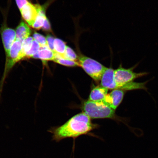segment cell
I'll return each instance as SVG.
<instances>
[{"mask_svg":"<svg viewBox=\"0 0 158 158\" xmlns=\"http://www.w3.org/2000/svg\"><path fill=\"white\" fill-rule=\"evenodd\" d=\"M40 48V44L35 40H33L31 48L26 55L25 58H33L34 55L38 52Z\"/></svg>","mask_w":158,"mask_h":158,"instance_id":"16","label":"cell"},{"mask_svg":"<svg viewBox=\"0 0 158 158\" xmlns=\"http://www.w3.org/2000/svg\"><path fill=\"white\" fill-rule=\"evenodd\" d=\"M15 1L20 10L29 2L27 0H15Z\"/></svg>","mask_w":158,"mask_h":158,"instance_id":"21","label":"cell"},{"mask_svg":"<svg viewBox=\"0 0 158 158\" xmlns=\"http://www.w3.org/2000/svg\"><path fill=\"white\" fill-rule=\"evenodd\" d=\"M53 61L57 63V64L67 67L80 66V65H79V63L77 61L72 60L68 59L63 58L58 56L56 54L54 60Z\"/></svg>","mask_w":158,"mask_h":158,"instance_id":"14","label":"cell"},{"mask_svg":"<svg viewBox=\"0 0 158 158\" xmlns=\"http://www.w3.org/2000/svg\"><path fill=\"white\" fill-rule=\"evenodd\" d=\"M37 11V15L34 24L32 26L33 28L39 30L42 28L45 19L47 18L44 8L38 4L35 5Z\"/></svg>","mask_w":158,"mask_h":158,"instance_id":"12","label":"cell"},{"mask_svg":"<svg viewBox=\"0 0 158 158\" xmlns=\"http://www.w3.org/2000/svg\"><path fill=\"white\" fill-rule=\"evenodd\" d=\"M42 29L45 31H51V26L50 22L48 19H45L44 25L42 27Z\"/></svg>","mask_w":158,"mask_h":158,"instance_id":"20","label":"cell"},{"mask_svg":"<svg viewBox=\"0 0 158 158\" xmlns=\"http://www.w3.org/2000/svg\"><path fill=\"white\" fill-rule=\"evenodd\" d=\"M22 16L28 25L32 27L37 15V11L35 5L28 2L20 10Z\"/></svg>","mask_w":158,"mask_h":158,"instance_id":"7","label":"cell"},{"mask_svg":"<svg viewBox=\"0 0 158 158\" xmlns=\"http://www.w3.org/2000/svg\"><path fill=\"white\" fill-rule=\"evenodd\" d=\"M124 95V91L116 89L106 95L102 102L115 110L121 103Z\"/></svg>","mask_w":158,"mask_h":158,"instance_id":"5","label":"cell"},{"mask_svg":"<svg viewBox=\"0 0 158 158\" xmlns=\"http://www.w3.org/2000/svg\"><path fill=\"white\" fill-rule=\"evenodd\" d=\"M46 38L48 48L54 52V42L55 39L54 37L51 35H47Z\"/></svg>","mask_w":158,"mask_h":158,"instance_id":"19","label":"cell"},{"mask_svg":"<svg viewBox=\"0 0 158 158\" xmlns=\"http://www.w3.org/2000/svg\"><path fill=\"white\" fill-rule=\"evenodd\" d=\"M67 46L66 43L62 40L55 38L54 42V52L58 56L64 58Z\"/></svg>","mask_w":158,"mask_h":158,"instance_id":"13","label":"cell"},{"mask_svg":"<svg viewBox=\"0 0 158 158\" xmlns=\"http://www.w3.org/2000/svg\"><path fill=\"white\" fill-rule=\"evenodd\" d=\"M72 60L77 61L78 59L77 55L70 47L67 46L64 58Z\"/></svg>","mask_w":158,"mask_h":158,"instance_id":"17","label":"cell"},{"mask_svg":"<svg viewBox=\"0 0 158 158\" xmlns=\"http://www.w3.org/2000/svg\"><path fill=\"white\" fill-rule=\"evenodd\" d=\"M108 89L102 86L94 88L91 92L89 100L94 102H102L108 94Z\"/></svg>","mask_w":158,"mask_h":158,"instance_id":"10","label":"cell"},{"mask_svg":"<svg viewBox=\"0 0 158 158\" xmlns=\"http://www.w3.org/2000/svg\"><path fill=\"white\" fill-rule=\"evenodd\" d=\"M139 63L129 69H125L120 64L118 68L114 70V77L116 85V89L128 90L129 82H133L135 79L145 76L147 72L135 73L133 72Z\"/></svg>","mask_w":158,"mask_h":158,"instance_id":"2","label":"cell"},{"mask_svg":"<svg viewBox=\"0 0 158 158\" xmlns=\"http://www.w3.org/2000/svg\"><path fill=\"white\" fill-rule=\"evenodd\" d=\"M80 66L81 67L89 76L96 81L101 80L106 67L94 59L81 56L78 58Z\"/></svg>","mask_w":158,"mask_h":158,"instance_id":"4","label":"cell"},{"mask_svg":"<svg viewBox=\"0 0 158 158\" xmlns=\"http://www.w3.org/2000/svg\"><path fill=\"white\" fill-rule=\"evenodd\" d=\"M101 86L108 89L114 90L116 89L113 69L106 68L101 79Z\"/></svg>","mask_w":158,"mask_h":158,"instance_id":"8","label":"cell"},{"mask_svg":"<svg viewBox=\"0 0 158 158\" xmlns=\"http://www.w3.org/2000/svg\"><path fill=\"white\" fill-rule=\"evenodd\" d=\"M33 38L40 44L41 47H48L46 38L43 35L35 32L33 34Z\"/></svg>","mask_w":158,"mask_h":158,"instance_id":"18","label":"cell"},{"mask_svg":"<svg viewBox=\"0 0 158 158\" xmlns=\"http://www.w3.org/2000/svg\"><path fill=\"white\" fill-rule=\"evenodd\" d=\"M16 40L23 42V41L29 37L31 33L30 29L27 24L21 21L16 29Z\"/></svg>","mask_w":158,"mask_h":158,"instance_id":"11","label":"cell"},{"mask_svg":"<svg viewBox=\"0 0 158 158\" xmlns=\"http://www.w3.org/2000/svg\"><path fill=\"white\" fill-rule=\"evenodd\" d=\"M56 54L48 47H41L38 52L33 57V58L40 59L43 62L54 61Z\"/></svg>","mask_w":158,"mask_h":158,"instance_id":"9","label":"cell"},{"mask_svg":"<svg viewBox=\"0 0 158 158\" xmlns=\"http://www.w3.org/2000/svg\"><path fill=\"white\" fill-rule=\"evenodd\" d=\"M1 34L6 56L9 55L11 47L16 40L15 31L6 27L2 30Z\"/></svg>","mask_w":158,"mask_h":158,"instance_id":"6","label":"cell"},{"mask_svg":"<svg viewBox=\"0 0 158 158\" xmlns=\"http://www.w3.org/2000/svg\"><path fill=\"white\" fill-rule=\"evenodd\" d=\"M84 113L93 118H115L114 110L103 102H94L90 100L85 102L83 106Z\"/></svg>","mask_w":158,"mask_h":158,"instance_id":"3","label":"cell"},{"mask_svg":"<svg viewBox=\"0 0 158 158\" xmlns=\"http://www.w3.org/2000/svg\"><path fill=\"white\" fill-rule=\"evenodd\" d=\"M33 40V37H29L23 41L21 51V56L23 59L25 58L26 55L30 49Z\"/></svg>","mask_w":158,"mask_h":158,"instance_id":"15","label":"cell"},{"mask_svg":"<svg viewBox=\"0 0 158 158\" xmlns=\"http://www.w3.org/2000/svg\"><path fill=\"white\" fill-rule=\"evenodd\" d=\"M97 127L90 118L82 112L75 115L63 125L51 130L54 141L59 142L67 138H76L88 134Z\"/></svg>","mask_w":158,"mask_h":158,"instance_id":"1","label":"cell"}]
</instances>
